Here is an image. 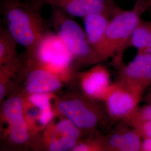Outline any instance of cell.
<instances>
[{
  "label": "cell",
  "mask_w": 151,
  "mask_h": 151,
  "mask_svg": "<svg viewBox=\"0 0 151 151\" xmlns=\"http://www.w3.org/2000/svg\"><path fill=\"white\" fill-rule=\"evenodd\" d=\"M17 43L7 29L1 27L0 63L1 65L11 63L15 60Z\"/></svg>",
  "instance_id": "obj_16"
},
{
  "label": "cell",
  "mask_w": 151,
  "mask_h": 151,
  "mask_svg": "<svg viewBox=\"0 0 151 151\" xmlns=\"http://www.w3.org/2000/svg\"><path fill=\"white\" fill-rule=\"evenodd\" d=\"M51 96L50 93L31 94L28 97V100L40 111L38 117L39 123L42 126H45L52 120L54 113L50 104Z\"/></svg>",
  "instance_id": "obj_15"
},
{
  "label": "cell",
  "mask_w": 151,
  "mask_h": 151,
  "mask_svg": "<svg viewBox=\"0 0 151 151\" xmlns=\"http://www.w3.org/2000/svg\"><path fill=\"white\" fill-rule=\"evenodd\" d=\"M131 126V125H130ZM132 129L114 133L105 142V150L111 151H141L143 137L132 126Z\"/></svg>",
  "instance_id": "obj_13"
},
{
  "label": "cell",
  "mask_w": 151,
  "mask_h": 151,
  "mask_svg": "<svg viewBox=\"0 0 151 151\" xmlns=\"http://www.w3.org/2000/svg\"><path fill=\"white\" fill-rule=\"evenodd\" d=\"M151 0H135L133 9L138 11L140 15L149 9Z\"/></svg>",
  "instance_id": "obj_20"
},
{
  "label": "cell",
  "mask_w": 151,
  "mask_h": 151,
  "mask_svg": "<svg viewBox=\"0 0 151 151\" xmlns=\"http://www.w3.org/2000/svg\"><path fill=\"white\" fill-rule=\"evenodd\" d=\"M147 22V24L150 30V42H149V46H148V50L151 52V22Z\"/></svg>",
  "instance_id": "obj_24"
},
{
  "label": "cell",
  "mask_w": 151,
  "mask_h": 151,
  "mask_svg": "<svg viewBox=\"0 0 151 151\" xmlns=\"http://www.w3.org/2000/svg\"><path fill=\"white\" fill-rule=\"evenodd\" d=\"M149 9H151V2L150 3V7H149Z\"/></svg>",
  "instance_id": "obj_25"
},
{
  "label": "cell",
  "mask_w": 151,
  "mask_h": 151,
  "mask_svg": "<svg viewBox=\"0 0 151 151\" xmlns=\"http://www.w3.org/2000/svg\"><path fill=\"white\" fill-rule=\"evenodd\" d=\"M62 86L57 76L50 70H34L27 75L25 88L30 95L51 93L58 90Z\"/></svg>",
  "instance_id": "obj_12"
},
{
  "label": "cell",
  "mask_w": 151,
  "mask_h": 151,
  "mask_svg": "<svg viewBox=\"0 0 151 151\" xmlns=\"http://www.w3.org/2000/svg\"><path fill=\"white\" fill-rule=\"evenodd\" d=\"M150 42V30L147 22L141 20L135 27L130 39V46L137 49V52L148 50Z\"/></svg>",
  "instance_id": "obj_17"
},
{
  "label": "cell",
  "mask_w": 151,
  "mask_h": 151,
  "mask_svg": "<svg viewBox=\"0 0 151 151\" xmlns=\"http://www.w3.org/2000/svg\"><path fill=\"white\" fill-rule=\"evenodd\" d=\"M57 108L80 129L95 128L103 118V111L96 105L87 103L77 97H65L60 99Z\"/></svg>",
  "instance_id": "obj_7"
},
{
  "label": "cell",
  "mask_w": 151,
  "mask_h": 151,
  "mask_svg": "<svg viewBox=\"0 0 151 151\" xmlns=\"http://www.w3.org/2000/svg\"><path fill=\"white\" fill-rule=\"evenodd\" d=\"M128 123L137 130L143 138H151V120L134 121Z\"/></svg>",
  "instance_id": "obj_19"
},
{
  "label": "cell",
  "mask_w": 151,
  "mask_h": 151,
  "mask_svg": "<svg viewBox=\"0 0 151 151\" xmlns=\"http://www.w3.org/2000/svg\"><path fill=\"white\" fill-rule=\"evenodd\" d=\"M145 92L122 81L111 85L104 99L109 115L115 119H126L138 108Z\"/></svg>",
  "instance_id": "obj_5"
},
{
  "label": "cell",
  "mask_w": 151,
  "mask_h": 151,
  "mask_svg": "<svg viewBox=\"0 0 151 151\" xmlns=\"http://www.w3.org/2000/svg\"><path fill=\"white\" fill-rule=\"evenodd\" d=\"M33 6L42 10L49 6L63 11L72 17H84L92 13H103L111 17L123 9L115 0H27Z\"/></svg>",
  "instance_id": "obj_4"
},
{
  "label": "cell",
  "mask_w": 151,
  "mask_h": 151,
  "mask_svg": "<svg viewBox=\"0 0 151 151\" xmlns=\"http://www.w3.org/2000/svg\"><path fill=\"white\" fill-rule=\"evenodd\" d=\"M141 151H151V138H144Z\"/></svg>",
  "instance_id": "obj_22"
},
{
  "label": "cell",
  "mask_w": 151,
  "mask_h": 151,
  "mask_svg": "<svg viewBox=\"0 0 151 151\" xmlns=\"http://www.w3.org/2000/svg\"><path fill=\"white\" fill-rule=\"evenodd\" d=\"M48 24L57 30L73 57L87 58L92 52L86 34L70 16L57 8L51 7Z\"/></svg>",
  "instance_id": "obj_3"
},
{
  "label": "cell",
  "mask_w": 151,
  "mask_h": 151,
  "mask_svg": "<svg viewBox=\"0 0 151 151\" xmlns=\"http://www.w3.org/2000/svg\"><path fill=\"white\" fill-rule=\"evenodd\" d=\"M122 80L146 91L151 86V52H137L121 71Z\"/></svg>",
  "instance_id": "obj_9"
},
{
  "label": "cell",
  "mask_w": 151,
  "mask_h": 151,
  "mask_svg": "<svg viewBox=\"0 0 151 151\" xmlns=\"http://www.w3.org/2000/svg\"><path fill=\"white\" fill-rule=\"evenodd\" d=\"M110 73L106 68L97 65L82 77L83 91L88 96L104 100L111 86Z\"/></svg>",
  "instance_id": "obj_11"
},
{
  "label": "cell",
  "mask_w": 151,
  "mask_h": 151,
  "mask_svg": "<svg viewBox=\"0 0 151 151\" xmlns=\"http://www.w3.org/2000/svg\"><path fill=\"white\" fill-rule=\"evenodd\" d=\"M124 120L127 123L140 120H151V104H147L142 107H138Z\"/></svg>",
  "instance_id": "obj_18"
},
{
  "label": "cell",
  "mask_w": 151,
  "mask_h": 151,
  "mask_svg": "<svg viewBox=\"0 0 151 151\" xmlns=\"http://www.w3.org/2000/svg\"><path fill=\"white\" fill-rule=\"evenodd\" d=\"M141 20L140 14L133 8L119 11L111 19L101 41L92 47L88 60L98 62L113 56L119 58L129 47L131 35Z\"/></svg>",
  "instance_id": "obj_2"
},
{
  "label": "cell",
  "mask_w": 151,
  "mask_h": 151,
  "mask_svg": "<svg viewBox=\"0 0 151 151\" xmlns=\"http://www.w3.org/2000/svg\"><path fill=\"white\" fill-rule=\"evenodd\" d=\"M32 57L56 72L65 70L73 57L60 36L48 31L38 43Z\"/></svg>",
  "instance_id": "obj_6"
},
{
  "label": "cell",
  "mask_w": 151,
  "mask_h": 151,
  "mask_svg": "<svg viewBox=\"0 0 151 151\" xmlns=\"http://www.w3.org/2000/svg\"><path fill=\"white\" fill-rule=\"evenodd\" d=\"M0 11L7 29L17 44L32 57L38 43L48 32L42 10L23 0H0Z\"/></svg>",
  "instance_id": "obj_1"
},
{
  "label": "cell",
  "mask_w": 151,
  "mask_h": 151,
  "mask_svg": "<svg viewBox=\"0 0 151 151\" xmlns=\"http://www.w3.org/2000/svg\"><path fill=\"white\" fill-rule=\"evenodd\" d=\"M93 149H95L96 150H99L97 147L95 146H91L90 145H87V143H78L77 144L72 151H92Z\"/></svg>",
  "instance_id": "obj_21"
},
{
  "label": "cell",
  "mask_w": 151,
  "mask_h": 151,
  "mask_svg": "<svg viewBox=\"0 0 151 151\" xmlns=\"http://www.w3.org/2000/svg\"><path fill=\"white\" fill-rule=\"evenodd\" d=\"M82 19L87 40L94 47L103 39L111 17L103 13H92Z\"/></svg>",
  "instance_id": "obj_14"
},
{
  "label": "cell",
  "mask_w": 151,
  "mask_h": 151,
  "mask_svg": "<svg viewBox=\"0 0 151 151\" xmlns=\"http://www.w3.org/2000/svg\"><path fill=\"white\" fill-rule=\"evenodd\" d=\"M80 130L67 118L60 121L54 125L50 133L48 142L49 150H72L77 144Z\"/></svg>",
  "instance_id": "obj_10"
},
{
  "label": "cell",
  "mask_w": 151,
  "mask_h": 151,
  "mask_svg": "<svg viewBox=\"0 0 151 151\" xmlns=\"http://www.w3.org/2000/svg\"><path fill=\"white\" fill-rule=\"evenodd\" d=\"M2 113L9 126V138L16 145H22L29 138L27 123L23 113V104L19 97L8 99L3 105Z\"/></svg>",
  "instance_id": "obj_8"
},
{
  "label": "cell",
  "mask_w": 151,
  "mask_h": 151,
  "mask_svg": "<svg viewBox=\"0 0 151 151\" xmlns=\"http://www.w3.org/2000/svg\"><path fill=\"white\" fill-rule=\"evenodd\" d=\"M145 100L147 104H151V86L147 89V92L145 96Z\"/></svg>",
  "instance_id": "obj_23"
}]
</instances>
